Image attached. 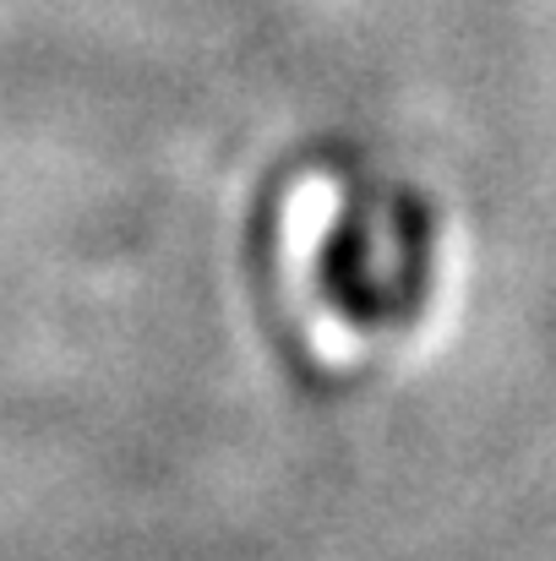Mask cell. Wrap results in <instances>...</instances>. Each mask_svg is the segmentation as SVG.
I'll list each match as a JSON object with an SVG mask.
<instances>
[{
  "label": "cell",
  "mask_w": 556,
  "mask_h": 561,
  "mask_svg": "<svg viewBox=\"0 0 556 561\" xmlns=\"http://www.w3.org/2000/svg\"><path fill=\"white\" fill-rule=\"evenodd\" d=\"M317 289L350 328L387 322V278H376V240H371V213L361 196H350L339 207L333 229L322 234Z\"/></svg>",
  "instance_id": "cell-1"
},
{
  "label": "cell",
  "mask_w": 556,
  "mask_h": 561,
  "mask_svg": "<svg viewBox=\"0 0 556 561\" xmlns=\"http://www.w3.org/2000/svg\"><path fill=\"white\" fill-rule=\"evenodd\" d=\"M436 262V218L420 191H398L393 202V278H387V322H415L431 289Z\"/></svg>",
  "instance_id": "cell-2"
}]
</instances>
